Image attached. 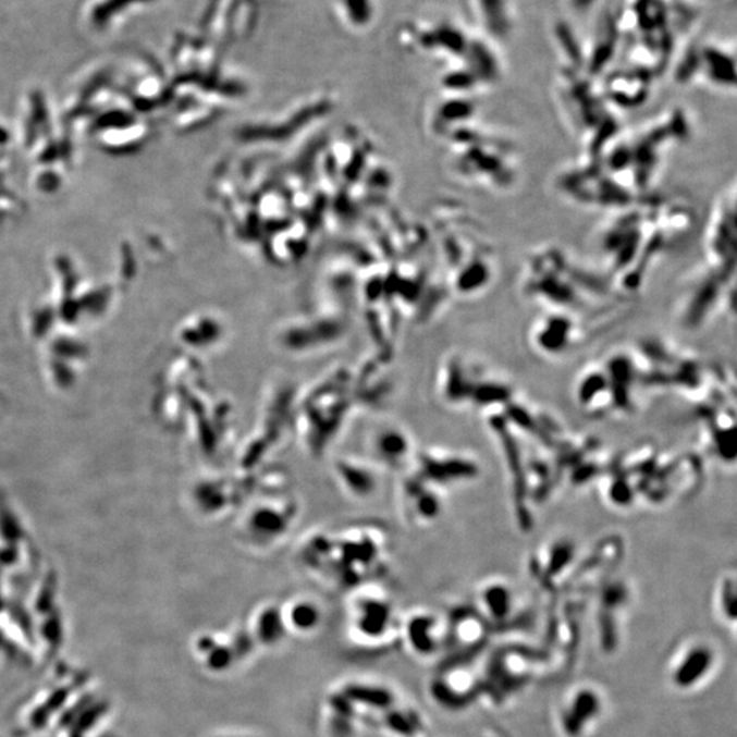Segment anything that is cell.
<instances>
[{"instance_id":"4","label":"cell","mask_w":737,"mask_h":737,"mask_svg":"<svg viewBox=\"0 0 737 737\" xmlns=\"http://www.w3.org/2000/svg\"><path fill=\"white\" fill-rule=\"evenodd\" d=\"M483 604H486L489 615L494 618H505L509 615L513 600H511L509 590L503 586H493L483 591Z\"/></svg>"},{"instance_id":"2","label":"cell","mask_w":737,"mask_h":737,"mask_svg":"<svg viewBox=\"0 0 737 737\" xmlns=\"http://www.w3.org/2000/svg\"><path fill=\"white\" fill-rule=\"evenodd\" d=\"M601 699L597 692L584 688L568 699L566 708L561 713L562 729L567 736L579 737L590 723H593L601 713Z\"/></svg>"},{"instance_id":"3","label":"cell","mask_w":737,"mask_h":737,"mask_svg":"<svg viewBox=\"0 0 737 737\" xmlns=\"http://www.w3.org/2000/svg\"><path fill=\"white\" fill-rule=\"evenodd\" d=\"M407 446L405 438L394 429L385 430L374 443L376 452L381 459L394 466L406 455Z\"/></svg>"},{"instance_id":"1","label":"cell","mask_w":737,"mask_h":737,"mask_svg":"<svg viewBox=\"0 0 737 737\" xmlns=\"http://www.w3.org/2000/svg\"><path fill=\"white\" fill-rule=\"evenodd\" d=\"M714 666V650L708 644L696 643L680 654L672 668L671 680L681 691L692 690L708 679Z\"/></svg>"}]
</instances>
